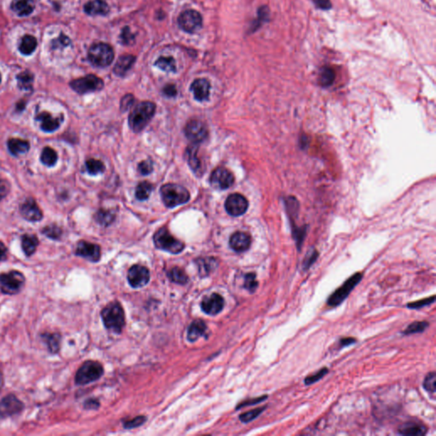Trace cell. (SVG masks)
Returning a JSON list of instances; mask_svg holds the SVG:
<instances>
[{
  "instance_id": "6da1fadb",
  "label": "cell",
  "mask_w": 436,
  "mask_h": 436,
  "mask_svg": "<svg viewBox=\"0 0 436 436\" xmlns=\"http://www.w3.org/2000/svg\"><path fill=\"white\" fill-rule=\"evenodd\" d=\"M156 105L152 101H141L133 106L129 115V125L134 132L143 130L155 115Z\"/></svg>"
},
{
  "instance_id": "7a4b0ae2",
  "label": "cell",
  "mask_w": 436,
  "mask_h": 436,
  "mask_svg": "<svg viewBox=\"0 0 436 436\" xmlns=\"http://www.w3.org/2000/svg\"><path fill=\"white\" fill-rule=\"evenodd\" d=\"M101 319L106 329L116 333H121L125 324V312L118 302H114L101 311Z\"/></svg>"
},
{
  "instance_id": "3957f363",
  "label": "cell",
  "mask_w": 436,
  "mask_h": 436,
  "mask_svg": "<svg viewBox=\"0 0 436 436\" xmlns=\"http://www.w3.org/2000/svg\"><path fill=\"white\" fill-rule=\"evenodd\" d=\"M160 195L165 206L174 208L189 202L190 194L184 187L175 184H167L160 189Z\"/></svg>"
},
{
  "instance_id": "277c9868",
  "label": "cell",
  "mask_w": 436,
  "mask_h": 436,
  "mask_svg": "<svg viewBox=\"0 0 436 436\" xmlns=\"http://www.w3.org/2000/svg\"><path fill=\"white\" fill-rule=\"evenodd\" d=\"M363 279V273L357 272L356 274H353L348 279H346L343 285L339 286L333 292L329 298H327L326 303L328 306L338 307L345 301L348 298L352 290H354L359 282Z\"/></svg>"
},
{
  "instance_id": "5b68a950",
  "label": "cell",
  "mask_w": 436,
  "mask_h": 436,
  "mask_svg": "<svg viewBox=\"0 0 436 436\" xmlns=\"http://www.w3.org/2000/svg\"><path fill=\"white\" fill-rule=\"evenodd\" d=\"M88 58L94 66L105 67L112 63L115 52L112 47L105 43H96L88 51Z\"/></svg>"
},
{
  "instance_id": "8992f818",
  "label": "cell",
  "mask_w": 436,
  "mask_h": 436,
  "mask_svg": "<svg viewBox=\"0 0 436 436\" xmlns=\"http://www.w3.org/2000/svg\"><path fill=\"white\" fill-rule=\"evenodd\" d=\"M24 274L17 270L0 274V290L4 294L14 295L20 293L24 286Z\"/></svg>"
},
{
  "instance_id": "52a82bcc",
  "label": "cell",
  "mask_w": 436,
  "mask_h": 436,
  "mask_svg": "<svg viewBox=\"0 0 436 436\" xmlns=\"http://www.w3.org/2000/svg\"><path fill=\"white\" fill-rule=\"evenodd\" d=\"M154 242L158 249L165 250L171 254H178L184 250V243L172 236L167 229H159L154 235Z\"/></svg>"
},
{
  "instance_id": "ba28073f",
  "label": "cell",
  "mask_w": 436,
  "mask_h": 436,
  "mask_svg": "<svg viewBox=\"0 0 436 436\" xmlns=\"http://www.w3.org/2000/svg\"><path fill=\"white\" fill-rule=\"evenodd\" d=\"M104 369L99 362L88 360L78 370L75 376V383L78 385H85L98 380L103 375Z\"/></svg>"
},
{
  "instance_id": "9c48e42d",
  "label": "cell",
  "mask_w": 436,
  "mask_h": 436,
  "mask_svg": "<svg viewBox=\"0 0 436 436\" xmlns=\"http://www.w3.org/2000/svg\"><path fill=\"white\" fill-rule=\"evenodd\" d=\"M70 86L77 93L83 95L101 91L104 87V82L103 80L96 75H89L85 77L72 80V82L70 83Z\"/></svg>"
},
{
  "instance_id": "30bf717a",
  "label": "cell",
  "mask_w": 436,
  "mask_h": 436,
  "mask_svg": "<svg viewBox=\"0 0 436 436\" xmlns=\"http://www.w3.org/2000/svg\"><path fill=\"white\" fill-rule=\"evenodd\" d=\"M178 25L185 32L194 33L202 27V16L198 11L188 10L179 16Z\"/></svg>"
},
{
  "instance_id": "8fae6325",
  "label": "cell",
  "mask_w": 436,
  "mask_h": 436,
  "mask_svg": "<svg viewBox=\"0 0 436 436\" xmlns=\"http://www.w3.org/2000/svg\"><path fill=\"white\" fill-rule=\"evenodd\" d=\"M234 176L231 171L224 167H218L213 170L210 177V184L214 189L225 190L233 186Z\"/></svg>"
},
{
  "instance_id": "7c38bea8",
  "label": "cell",
  "mask_w": 436,
  "mask_h": 436,
  "mask_svg": "<svg viewBox=\"0 0 436 436\" xmlns=\"http://www.w3.org/2000/svg\"><path fill=\"white\" fill-rule=\"evenodd\" d=\"M185 135L187 138L190 140L193 143H200L207 138V127L200 120H190L185 127Z\"/></svg>"
},
{
  "instance_id": "4fadbf2b",
  "label": "cell",
  "mask_w": 436,
  "mask_h": 436,
  "mask_svg": "<svg viewBox=\"0 0 436 436\" xmlns=\"http://www.w3.org/2000/svg\"><path fill=\"white\" fill-rule=\"evenodd\" d=\"M24 409V404L14 395L9 394L0 401V420L17 415Z\"/></svg>"
},
{
  "instance_id": "5bb4252c",
  "label": "cell",
  "mask_w": 436,
  "mask_h": 436,
  "mask_svg": "<svg viewBox=\"0 0 436 436\" xmlns=\"http://www.w3.org/2000/svg\"><path fill=\"white\" fill-rule=\"evenodd\" d=\"M249 203L242 194H232L227 198L225 209L232 216H239L247 210Z\"/></svg>"
},
{
  "instance_id": "9a60e30c",
  "label": "cell",
  "mask_w": 436,
  "mask_h": 436,
  "mask_svg": "<svg viewBox=\"0 0 436 436\" xmlns=\"http://www.w3.org/2000/svg\"><path fill=\"white\" fill-rule=\"evenodd\" d=\"M128 281L134 288L143 287L149 283L150 273L146 267L134 265L128 272Z\"/></svg>"
},
{
  "instance_id": "2e32d148",
  "label": "cell",
  "mask_w": 436,
  "mask_h": 436,
  "mask_svg": "<svg viewBox=\"0 0 436 436\" xmlns=\"http://www.w3.org/2000/svg\"><path fill=\"white\" fill-rule=\"evenodd\" d=\"M75 254L87 260L96 263L101 258V248L93 243L81 240L78 243Z\"/></svg>"
},
{
  "instance_id": "e0dca14e",
  "label": "cell",
  "mask_w": 436,
  "mask_h": 436,
  "mask_svg": "<svg viewBox=\"0 0 436 436\" xmlns=\"http://www.w3.org/2000/svg\"><path fill=\"white\" fill-rule=\"evenodd\" d=\"M20 213L25 220L31 223L40 222L43 219L42 210L32 198H28L20 205Z\"/></svg>"
},
{
  "instance_id": "ac0fdd59",
  "label": "cell",
  "mask_w": 436,
  "mask_h": 436,
  "mask_svg": "<svg viewBox=\"0 0 436 436\" xmlns=\"http://www.w3.org/2000/svg\"><path fill=\"white\" fill-rule=\"evenodd\" d=\"M63 115H59L58 117H54L51 113L40 112L35 117V120L40 122L41 130L46 132H53L59 129L63 122Z\"/></svg>"
},
{
  "instance_id": "d6986e66",
  "label": "cell",
  "mask_w": 436,
  "mask_h": 436,
  "mask_svg": "<svg viewBox=\"0 0 436 436\" xmlns=\"http://www.w3.org/2000/svg\"><path fill=\"white\" fill-rule=\"evenodd\" d=\"M224 298L217 293H213L207 298H204L201 303L203 311L210 315L219 314L224 309Z\"/></svg>"
},
{
  "instance_id": "ffe728a7",
  "label": "cell",
  "mask_w": 436,
  "mask_h": 436,
  "mask_svg": "<svg viewBox=\"0 0 436 436\" xmlns=\"http://www.w3.org/2000/svg\"><path fill=\"white\" fill-rule=\"evenodd\" d=\"M250 244L251 238L249 234L244 232L234 233L229 240L230 247L238 253L246 251L250 248Z\"/></svg>"
},
{
  "instance_id": "44dd1931",
  "label": "cell",
  "mask_w": 436,
  "mask_h": 436,
  "mask_svg": "<svg viewBox=\"0 0 436 436\" xmlns=\"http://www.w3.org/2000/svg\"><path fill=\"white\" fill-rule=\"evenodd\" d=\"M190 90L197 101H206L210 96V82L205 79H197L192 83Z\"/></svg>"
},
{
  "instance_id": "7402d4cb",
  "label": "cell",
  "mask_w": 436,
  "mask_h": 436,
  "mask_svg": "<svg viewBox=\"0 0 436 436\" xmlns=\"http://www.w3.org/2000/svg\"><path fill=\"white\" fill-rule=\"evenodd\" d=\"M428 433V428L418 422H406L398 427V433L406 436H423Z\"/></svg>"
},
{
  "instance_id": "603a6c76",
  "label": "cell",
  "mask_w": 436,
  "mask_h": 436,
  "mask_svg": "<svg viewBox=\"0 0 436 436\" xmlns=\"http://www.w3.org/2000/svg\"><path fill=\"white\" fill-rule=\"evenodd\" d=\"M84 9L90 16H106L109 12L108 5L104 0H90Z\"/></svg>"
},
{
  "instance_id": "cb8c5ba5",
  "label": "cell",
  "mask_w": 436,
  "mask_h": 436,
  "mask_svg": "<svg viewBox=\"0 0 436 436\" xmlns=\"http://www.w3.org/2000/svg\"><path fill=\"white\" fill-rule=\"evenodd\" d=\"M35 8L33 0H13L11 10L19 16H29Z\"/></svg>"
},
{
  "instance_id": "d4e9b609",
  "label": "cell",
  "mask_w": 436,
  "mask_h": 436,
  "mask_svg": "<svg viewBox=\"0 0 436 436\" xmlns=\"http://www.w3.org/2000/svg\"><path fill=\"white\" fill-rule=\"evenodd\" d=\"M135 61H136V56L132 55H123L118 59L114 68V72L117 76L122 77L126 75V72L133 66Z\"/></svg>"
},
{
  "instance_id": "484cf974",
  "label": "cell",
  "mask_w": 436,
  "mask_h": 436,
  "mask_svg": "<svg viewBox=\"0 0 436 436\" xmlns=\"http://www.w3.org/2000/svg\"><path fill=\"white\" fill-rule=\"evenodd\" d=\"M207 325L202 319L194 320L188 329V339L190 342H195L200 337L205 335Z\"/></svg>"
},
{
  "instance_id": "4316f807",
  "label": "cell",
  "mask_w": 436,
  "mask_h": 436,
  "mask_svg": "<svg viewBox=\"0 0 436 436\" xmlns=\"http://www.w3.org/2000/svg\"><path fill=\"white\" fill-rule=\"evenodd\" d=\"M9 151L14 156L25 155L29 151L30 142L27 140L19 138H11L8 141Z\"/></svg>"
},
{
  "instance_id": "83f0119b",
  "label": "cell",
  "mask_w": 436,
  "mask_h": 436,
  "mask_svg": "<svg viewBox=\"0 0 436 436\" xmlns=\"http://www.w3.org/2000/svg\"><path fill=\"white\" fill-rule=\"evenodd\" d=\"M198 144L189 145L186 149L187 161L194 172H200L201 162L198 158Z\"/></svg>"
},
{
  "instance_id": "f1b7e54d",
  "label": "cell",
  "mask_w": 436,
  "mask_h": 436,
  "mask_svg": "<svg viewBox=\"0 0 436 436\" xmlns=\"http://www.w3.org/2000/svg\"><path fill=\"white\" fill-rule=\"evenodd\" d=\"M39 243V239L34 234H24L21 236V248L27 257L34 254Z\"/></svg>"
},
{
  "instance_id": "f546056e",
  "label": "cell",
  "mask_w": 436,
  "mask_h": 436,
  "mask_svg": "<svg viewBox=\"0 0 436 436\" xmlns=\"http://www.w3.org/2000/svg\"><path fill=\"white\" fill-rule=\"evenodd\" d=\"M44 343H46L51 354H56L60 350L61 335L58 333H43L41 335Z\"/></svg>"
},
{
  "instance_id": "4dcf8cb0",
  "label": "cell",
  "mask_w": 436,
  "mask_h": 436,
  "mask_svg": "<svg viewBox=\"0 0 436 436\" xmlns=\"http://www.w3.org/2000/svg\"><path fill=\"white\" fill-rule=\"evenodd\" d=\"M37 40L33 36L26 35L22 38L19 46V51L23 55H31L37 47Z\"/></svg>"
},
{
  "instance_id": "1f68e13d",
  "label": "cell",
  "mask_w": 436,
  "mask_h": 436,
  "mask_svg": "<svg viewBox=\"0 0 436 436\" xmlns=\"http://www.w3.org/2000/svg\"><path fill=\"white\" fill-rule=\"evenodd\" d=\"M269 10L267 6H262L258 9V17L255 21H253L252 24L250 27V32H254L259 29L262 25L264 24L266 21H269Z\"/></svg>"
},
{
  "instance_id": "d6a6232c",
  "label": "cell",
  "mask_w": 436,
  "mask_h": 436,
  "mask_svg": "<svg viewBox=\"0 0 436 436\" xmlns=\"http://www.w3.org/2000/svg\"><path fill=\"white\" fill-rule=\"evenodd\" d=\"M57 160H58V155L53 149H51L50 147H46L43 149L40 155V160L44 165L48 167H52L56 165Z\"/></svg>"
},
{
  "instance_id": "836d02e7",
  "label": "cell",
  "mask_w": 436,
  "mask_h": 436,
  "mask_svg": "<svg viewBox=\"0 0 436 436\" xmlns=\"http://www.w3.org/2000/svg\"><path fill=\"white\" fill-rule=\"evenodd\" d=\"M155 65L165 72H174L176 71V61L171 56H161L156 60Z\"/></svg>"
},
{
  "instance_id": "e575fe53",
  "label": "cell",
  "mask_w": 436,
  "mask_h": 436,
  "mask_svg": "<svg viewBox=\"0 0 436 436\" xmlns=\"http://www.w3.org/2000/svg\"><path fill=\"white\" fill-rule=\"evenodd\" d=\"M335 80V72L329 67H322L319 74V85L323 87H328L333 85Z\"/></svg>"
},
{
  "instance_id": "d590c367",
  "label": "cell",
  "mask_w": 436,
  "mask_h": 436,
  "mask_svg": "<svg viewBox=\"0 0 436 436\" xmlns=\"http://www.w3.org/2000/svg\"><path fill=\"white\" fill-rule=\"evenodd\" d=\"M17 83H18V87L21 90H25V91H30L32 90V84L34 80V76L32 72L29 71H24L17 75Z\"/></svg>"
},
{
  "instance_id": "8d00e7d4",
  "label": "cell",
  "mask_w": 436,
  "mask_h": 436,
  "mask_svg": "<svg viewBox=\"0 0 436 436\" xmlns=\"http://www.w3.org/2000/svg\"><path fill=\"white\" fill-rule=\"evenodd\" d=\"M167 276L171 281L180 285H185L189 281V277L186 273L178 267H175L168 272Z\"/></svg>"
},
{
  "instance_id": "74e56055",
  "label": "cell",
  "mask_w": 436,
  "mask_h": 436,
  "mask_svg": "<svg viewBox=\"0 0 436 436\" xmlns=\"http://www.w3.org/2000/svg\"><path fill=\"white\" fill-rule=\"evenodd\" d=\"M429 323L426 320H420V321H413L402 332V334L405 336L412 335L417 333H423L428 328Z\"/></svg>"
},
{
  "instance_id": "f35d334b",
  "label": "cell",
  "mask_w": 436,
  "mask_h": 436,
  "mask_svg": "<svg viewBox=\"0 0 436 436\" xmlns=\"http://www.w3.org/2000/svg\"><path fill=\"white\" fill-rule=\"evenodd\" d=\"M115 215L112 211L104 210V209L99 210L95 215V219L97 222V224L103 227L109 226L113 222L115 221Z\"/></svg>"
},
{
  "instance_id": "ab89813d",
  "label": "cell",
  "mask_w": 436,
  "mask_h": 436,
  "mask_svg": "<svg viewBox=\"0 0 436 436\" xmlns=\"http://www.w3.org/2000/svg\"><path fill=\"white\" fill-rule=\"evenodd\" d=\"M85 168L87 172L92 176H96L105 171V165L101 160L90 159L85 162Z\"/></svg>"
},
{
  "instance_id": "60d3db41",
  "label": "cell",
  "mask_w": 436,
  "mask_h": 436,
  "mask_svg": "<svg viewBox=\"0 0 436 436\" xmlns=\"http://www.w3.org/2000/svg\"><path fill=\"white\" fill-rule=\"evenodd\" d=\"M152 191H153V185L149 181H142L136 187V199L141 201L147 200L150 196Z\"/></svg>"
},
{
  "instance_id": "b9f144b4",
  "label": "cell",
  "mask_w": 436,
  "mask_h": 436,
  "mask_svg": "<svg viewBox=\"0 0 436 436\" xmlns=\"http://www.w3.org/2000/svg\"><path fill=\"white\" fill-rule=\"evenodd\" d=\"M266 408L267 406H265V407L256 408V409L242 413L241 415L239 416V420L245 423H250L251 421L255 420L256 418H258L266 410Z\"/></svg>"
},
{
  "instance_id": "7bdbcfd3",
  "label": "cell",
  "mask_w": 436,
  "mask_h": 436,
  "mask_svg": "<svg viewBox=\"0 0 436 436\" xmlns=\"http://www.w3.org/2000/svg\"><path fill=\"white\" fill-rule=\"evenodd\" d=\"M199 269H200V274H210V272L212 271L213 269H215V260L214 258H202L200 259L198 262Z\"/></svg>"
},
{
  "instance_id": "ee69618b",
  "label": "cell",
  "mask_w": 436,
  "mask_h": 436,
  "mask_svg": "<svg viewBox=\"0 0 436 436\" xmlns=\"http://www.w3.org/2000/svg\"><path fill=\"white\" fill-rule=\"evenodd\" d=\"M328 373H329V369L327 367H323L321 369L318 370L316 373H313L311 375L308 376L307 378H304V384L307 386L314 384L324 378V376L328 374Z\"/></svg>"
},
{
  "instance_id": "f6af8a7d",
  "label": "cell",
  "mask_w": 436,
  "mask_h": 436,
  "mask_svg": "<svg viewBox=\"0 0 436 436\" xmlns=\"http://www.w3.org/2000/svg\"><path fill=\"white\" fill-rule=\"evenodd\" d=\"M436 373L434 372L427 374L423 383V387L429 394H434L436 391Z\"/></svg>"
},
{
  "instance_id": "bcb514c9",
  "label": "cell",
  "mask_w": 436,
  "mask_h": 436,
  "mask_svg": "<svg viewBox=\"0 0 436 436\" xmlns=\"http://www.w3.org/2000/svg\"><path fill=\"white\" fill-rule=\"evenodd\" d=\"M42 234L51 239H59L62 234V230L56 224H51L42 229Z\"/></svg>"
},
{
  "instance_id": "7dc6e473",
  "label": "cell",
  "mask_w": 436,
  "mask_h": 436,
  "mask_svg": "<svg viewBox=\"0 0 436 436\" xmlns=\"http://www.w3.org/2000/svg\"><path fill=\"white\" fill-rule=\"evenodd\" d=\"M244 287L250 293H254L258 287V281L257 280V274L255 273H249L245 275Z\"/></svg>"
},
{
  "instance_id": "c3c4849f",
  "label": "cell",
  "mask_w": 436,
  "mask_h": 436,
  "mask_svg": "<svg viewBox=\"0 0 436 436\" xmlns=\"http://www.w3.org/2000/svg\"><path fill=\"white\" fill-rule=\"evenodd\" d=\"M435 302V296L433 295L429 298H423L420 300L407 303V307L410 309H420L426 306H429Z\"/></svg>"
},
{
  "instance_id": "681fc988",
  "label": "cell",
  "mask_w": 436,
  "mask_h": 436,
  "mask_svg": "<svg viewBox=\"0 0 436 436\" xmlns=\"http://www.w3.org/2000/svg\"><path fill=\"white\" fill-rule=\"evenodd\" d=\"M319 257V253L316 250H312L307 254L303 263V269L304 271H307L310 269V267L316 262L317 258Z\"/></svg>"
},
{
  "instance_id": "f907efd6",
  "label": "cell",
  "mask_w": 436,
  "mask_h": 436,
  "mask_svg": "<svg viewBox=\"0 0 436 436\" xmlns=\"http://www.w3.org/2000/svg\"><path fill=\"white\" fill-rule=\"evenodd\" d=\"M120 40L124 45H130L134 42V35L130 32L129 27H125L120 34Z\"/></svg>"
},
{
  "instance_id": "816d5d0a",
  "label": "cell",
  "mask_w": 436,
  "mask_h": 436,
  "mask_svg": "<svg viewBox=\"0 0 436 436\" xmlns=\"http://www.w3.org/2000/svg\"><path fill=\"white\" fill-rule=\"evenodd\" d=\"M145 421H146V418L143 417V416H139V417H136V418H134V419H131L130 421H126L124 423V427L125 428H136V427H139V426L142 425L144 423H145Z\"/></svg>"
},
{
  "instance_id": "f5cc1de1",
  "label": "cell",
  "mask_w": 436,
  "mask_h": 436,
  "mask_svg": "<svg viewBox=\"0 0 436 436\" xmlns=\"http://www.w3.org/2000/svg\"><path fill=\"white\" fill-rule=\"evenodd\" d=\"M134 101H135V98L131 94L125 95L121 100V104H120V107H121L123 112L127 111L128 109H130L131 106H133Z\"/></svg>"
},
{
  "instance_id": "db71d44e",
  "label": "cell",
  "mask_w": 436,
  "mask_h": 436,
  "mask_svg": "<svg viewBox=\"0 0 436 436\" xmlns=\"http://www.w3.org/2000/svg\"><path fill=\"white\" fill-rule=\"evenodd\" d=\"M138 171L141 175L146 176L153 171V163L150 160H144L138 165Z\"/></svg>"
},
{
  "instance_id": "11a10c76",
  "label": "cell",
  "mask_w": 436,
  "mask_h": 436,
  "mask_svg": "<svg viewBox=\"0 0 436 436\" xmlns=\"http://www.w3.org/2000/svg\"><path fill=\"white\" fill-rule=\"evenodd\" d=\"M11 191V184L8 181L0 179V201L5 199Z\"/></svg>"
},
{
  "instance_id": "9f6ffc18",
  "label": "cell",
  "mask_w": 436,
  "mask_h": 436,
  "mask_svg": "<svg viewBox=\"0 0 436 436\" xmlns=\"http://www.w3.org/2000/svg\"><path fill=\"white\" fill-rule=\"evenodd\" d=\"M267 399H268V395H267V394H264L263 396L254 398V399H248V401H245V402H243L242 403H240V404L237 407V410L240 409V408H242V407H248V406H252V405L258 404V403L264 402V401Z\"/></svg>"
},
{
  "instance_id": "6f0895ef",
  "label": "cell",
  "mask_w": 436,
  "mask_h": 436,
  "mask_svg": "<svg viewBox=\"0 0 436 436\" xmlns=\"http://www.w3.org/2000/svg\"><path fill=\"white\" fill-rule=\"evenodd\" d=\"M313 2L317 8L320 9L322 11H328L333 7L330 0H313Z\"/></svg>"
},
{
  "instance_id": "680465c9",
  "label": "cell",
  "mask_w": 436,
  "mask_h": 436,
  "mask_svg": "<svg viewBox=\"0 0 436 436\" xmlns=\"http://www.w3.org/2000/svg\"><path fill=\"white\" fill-rule=\"evenodd\" d=\"M163 93L165 94V96H168V97L176 96V94H177L176 86L174 85H165L163 89Z\"/></svg>"
},
{
  "instance_id": "91938a15",
  "label": "cell",
  "mask_w": 436,
  "mask_h": 436,
  "mask_svg": "<svg viewBox=\"0 0 436 436\" xmlns=\"http://www.w3.org/2000/svg\"><path fill=\"white\" fill-rule=\"evenodd\" d=\"M356 338H352V337H347V338H341L340 340H339V345H338V348H344V347H347V346L352 345V344H354V343H356Z\"/></svg>"
},
{
  "instance_id": "94428289",
  "label": "cell",
  "mask_w": 436,
  "mask_h": 436,
  "mask_svg": "<svg viewBox=\"0 0 436 436\" xmlns=\"http://www.w3.org/2000/svg\"><path fill=\"white\" fill-rule=\"evenodd\" d=\"M85 408L86 409H97L100 407V403L96 399H89L85 402Z\"/></svg>"
},
{
  "instance_id": "6125c7cd",
  "label": "cell",
  "mask_w": 436,
  "mask_h": 436,
  "mask_svg": "<svg viewBox=\"0 0 436 436\" xmlns=\"http://www.w3.org/2000/svg\"><path fill=\"white\" fill-rule=\"evenodd\" d=\"M7 253H8V249L3 242L0 241V262L6 260L7 258Z\"/></svg>"
},
{
  "instance_id": "be15d7a7",
  "label": "cell",
  "mask_w": 436,
  "mask_h": 436,
  "mask_svg": "<svg viewBox=\"0 0 436 436\" xmlns=\"http://www.w3.org/2000/svg\"><path fill=\"white\" fill-rule=\"evenodd\" d=\"M25 105H26V104H25V102H23V101H20V102H19V103L16 105V108H17V110H18V111L21 112V111H22V110L25 108Z\"/></svg>"
},
{
  "instance_id": "e7e4bbea",
  "label": "cell",
  "mask_w": 436,
  "mask_h": 436,
  "mask_svg": "<svg viewBox=\"0 0 436 436\" xmlns=\"http://www.w3.org/2000/svg\"><path fill=\"white\" fill-rule=\"evenodd\" d=\"M3 384H4L3 376H2V374H1V373H0V389H1V388H2V387H3Z\"/></svg>"
},
{
  "instance_id": "03108f58",
  "label": "cell",
  "mask_w": 436,
  "mask_h": 436,
  "mask_svg": "<svg viewBox=\"0 0 436 436\" xmlns=\"http://www.w3.org/2000/svg\"><path fill=\"white\" fill-rule=\"evenodd\" d=\"M0 83H1V75H0Z\"/></svg>"
}]
</instances>
